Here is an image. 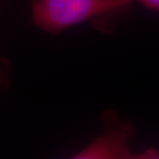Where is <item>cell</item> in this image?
<instances>
[{"mask_svg": "<svg viewBox=\"0 0 159 159\" xmlns=\"http://www.w3.org/2000/svg\"><path fill=\"white\" fill-rule=\"evenodd\" d=\"M134 0H34L32 20L39 29L57 34L89 20L125 11Z\"/></svg>", "mask_w": 159, "mask_h": 159, "instance_id": "obj_1", "label": "cell"}, {"mask_svg": "<svg viewBox=\"0 0 159 159\" xmlns=\"http://www.w3.org/2000/svg\"><path fill=\"white\" fill-rule=\"evenodd\" d=\"M144 7L153 11H159V0H134Z\"/></svg>", "mask_w": 159, "mask_h": 159, "instance_id": "obj_4", "label": "cell"}, {"mask_svg": "<svg viewBox=\"0 0 159 159\" xmlns=\"http://www.w3.org/2000/svg\"><path fill=\"white\" fill-rule=\"evenodd\" d=\"M133 135V127L128 124H122L119 128L108 130L102 137L85 150L78 155L79 158H101V157H130L125 146V141Z\"/></svg>", "mask_w": 159, "mask_h": 159, "instance_id": "obj_2", "label": "cell"}, {"mask_svg": "<svg viewBox=\"0 0 159 159\" xmlns=\"http://www.w3.org/2000/svg\"><path fill=\"white\" fill-rule=\"evenodd\" d=\"M7 72L8 63L4 57L0 56V87H4L7 84Z\"/></svg>", "mask_w": 159, "mask_h": 159, "instance_id": "obj_3", "label": "cell"}]
</instances>
